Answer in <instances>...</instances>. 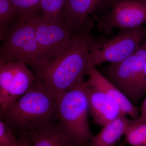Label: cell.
Returning a JSON list of instances; mask_svg holds the SVG:
<instances>
[{
	"instance_id": "6da1fadb",
	"label": "cell",
	"mask_w": 146,
	"mask_h": 146,
	"mask_svg": "<svg viewBox=\"0 0 146 146\" xmlns=\"http://www.w3.org/2000/svg\"><path fill=\"white\" fill-rule=\"evenodd\" d=\"M94 24L89 18L82 30L59 55L51 59L38 76L36 81L56 99L66 91L84 81L90 63L89 53L95 36Z\"/></svg>"
},
{
	"instance_id": "7a4b0ae2",
	"label": "cell",
	"mask_w": 146,
	"mask_h": 146,
	"mask_svg": "<svg viewBox=\"0 0 146 146\" xmlns=\"http://www.w3.org/2000/svg\"><path fill=\"white\" fill-rule=\"evenodd\" d=\"M1 120L13 133L23 134L52 123L56 99L36 81L35 86L0 112Z\"/></svg>"
},
{
	"instance_id": "3957f363",
	"label": "cell",
	"mask_w": 146,
	"mask_h": 146,
	"mask_svg": "<svg viewBox=\"0 0 146 146\" xmlns=\"http://www.w3.org/2000/svg\"><path fill=\"white\" fill-rule=\"evenodd\" d=\"M44 22L42 16L19 20L11 24L2 37L0 64L21 61L34 69L36 76L48 62L42 56L35 36L36 29Z\"/></svg>"
},
{
	"instance_id": "277c9868",
	"label": "cell",
	"mask_w": 146,
	"mask_h": 146,
	"mask_svg": "<svg viewBox=\"0 0 146 146\" xmlns=\"http://www.w3.org/2000/svg\"><path fill=\"white\" fill-rule=\"evenodd\" d=\"M84 82L56 98L58 123L75 146H90L94 136L89 125V106Z\"/></svg>"
},
{
	"instance_id": "5b68a950",
	"label": "cell",
	"mask_w": 146,
	"mask_h": 146,
	"mask_svg": "<svg viewBox=\"0 0 146 146\" xmlns=\"http://www.w3.org/2000/svg\"><path fill=\"white\" fill-rule=\"evenodd\" d=\"M146 57V39L132 54L119 62L110 63L103 74L136 105L144 95L142 76Z\"/></svg>"
},
{
	"instance_id": "8992f818",
	"label": "cell",
	"mask_w": 146,
	"mask_h": 146,
	"mask_svg": "<svg viewBox=\"0 0 146 146\" xmlns=\"http://www.w3.org/2000/svg\"><path fill=\"white\" fill-rule=\"evenodd\" d=\"M119 30V33L110 39L95 37L89 53L94 66L124 60L137 50L146 39V27L143 25Z\"/></svg>"
},
{
	"instance_id": "52a82bcc",
	"label": "cell",
	"mask_w": 146,
	"mask_h": 146,
	"mask_svg": "<svg viewBox=\"0 0 146 146\" xmlns=\"http://www.w3.org/2000/svg\"><path fill=\"white\" fill-rule=\"evenodd\" d=\"M110 9L97 18L100 32L109 34L115 28H135L146 23V0H112Z\"/></svg>"
},
{
	"instance_id": "ba28073f",
	"label": "cell",
	"mask_w": 146,
	"mask_h": 146,
	"mask_svg": "<svg viewBox=\"0 0 146 146\" xmlns=\"http://www.w3.org/2000/svg\"><path fill=\"white\" fill-rule=\"evenodd\" d=\"M36 81L35 76L24 62L0 64L1 112L31 90Z\"/></svg>"
},
{
	"instance_id": "9c48e42d",
	"label": "cell",
	"mask_w": 146,
	"mask_h": 146,
	"mask_svg": "<svg viewBox=\"0 0 146 146\" xmlns=\"http://www.w3.org/2000/svg\"><path fill=\"white\" fill-rule=\"evenodd\" d=\"M75 35L63 22L40 24L35 36L43 57L47 62L60 54L71 44Z\"/></svg>"
},
{
	"instance_id": "30bf717a",
	"label": "cell",
	"mask_w": 146,
	"mask_h": 146,
	"mask_svg": "<svg viewBox=\"0 0 146 146\" xmlns=\"http://www.w3.org/2000/svg\"><path fill=\"white\" fill-rule=\"evenodd\" d=\"M83 87L88 100L89 113L94 122L102 126L125 115L117 102L104 92L88 85L86 81Z\"/></svg>"
},
{
	"instance_id": "8fae6325",
	"label": "cell",
	"mask_w": 146,
	"mask_h": 146,
	"mask_svg": "<svg viewBox=\"0 0 146 146\" xmlns=\"http://www.w3.org/2000/svg\"><path fill=\"white\" fill-rule=\"evenodd\" d=\"M112 0H67L63 23L73 34L80 33L89 15L98 9L110 7Z\"/></svg>"
},
{
	"instance_id": "7c38bea8",
	"label": "cell",
	"mask_w": 146,
	"mask_h": 146,
	"mask_svg": "<svg viewBox=\"0 0 146 146\" xmlns=\"http://www.w3.org/2000/svg\"><path fill=\"white\" fill-rule=\"evenodd\" d=\"M87 75L88 85L106 93L112 97L119 106L122 112L133 120L140 117L139 109L93 65L90 58Z\"/></svg>"
},
{
	"instance_id": "4fadbf2b",
	"label": "cell",
	"mask_w": 146,
	"mask_h": 146,
	"mask_svg": "<svg viewBox=\"0 0 146 146\" xmlns=\"http://www.w3.org/2000/svg\"><path fill=\"white\" fill-rule=\"evenodd\" d=\"M29 146H75L62 130L58 123L23 133Z\"/></svg>"
},
{
	"instance_id": "5bb4252c",
	"label": "cell",
	"mask_w": 146,
	"mask_h": 146,
	"mask_svg": "<svg viewBox=\"0 0 146 146\" xmlns=\"http://www.w3.org/2000/svg\"><path fill=\"white\" fill-rule=\"evenodd\" d=\"M135 120L123 115L103 127L97 135H94L90 146H116L127 131L135 124Z\"/></svg>"
},
{
	"instance_id": "9a60e30c",
	"label": "cell",
	"mask_w": 146,
	"mask_h": 146,
	"mask_svg": "<svg viewBox=\"0 0 146 146\" xmlns=\"http://www.w3.org/2000/svg\"><path fill=\"white\" fill-rule=\"evenodd\" d=\"M67 0H41L42 16L45 23L63 22Z\"/></svg>"
},
{
	"instance_id": "2e32d148",
	"label": "cell",
	"mask_w": 146,
	"mask_h": 146,
	"mask_svg": "<svg viewBox=\"0 0 146 146\" xmlns=\"http://www.w3.org/2000/svg\"><path fill=\"white\" fill-rule=\"evenodd\" d=\"M20 18V13L10 0H0V38L11 24Z\"/></svg>"
},
{
	"instance_id": "e0dca14e",
	"label": "cell",
	"mask_w": 146,
	"mask_h": 146,
	"mask_svg": "<svg viewBox=\"0 0 146 146\" xmlns=\"http://www.w3.org/2000/svg\"><path fill=\"white\" fill-rule=\"evenodd\" d=\"M10 1L20 13L21 18L30 19L42 16L41 0Z\"/></svg>"
},
{
	"instance_id": "ac0fdd59",
	"label": "cell",
	"mask_w": 146,
	"mask_h": 146,
	"mask_svg": "<svg viewBox=\"0 0 146 146\" xmlns=\"http://www.w3.org/2000/svg\"><path fill=\"white\" fill-rule=\"evenodd\" d=\"M0 146H29L18 141L13 131L2 121H0Z\"/></svg>"
},
{
	"instance_id": "d6986e66",
	"label": "cell",
	"mask_w": 146,
	"mask_h": 146,
	"mask_svg": "<svg viewBox=\"0 0 146 146\" xmlns=\"http://www.w3.org/2000/svg\"><path fill=\"white\" fill-rule=\"evenodd\" d=\"M143 123H146V97L141 106V115L137 119L135 120L134 124Z\"/></svg>"
},
{
	"instance_id": "ffe728a7",
	"label": "cell",
	"mask_w": 146,
	"mask_h": 146,
	"mask_svg": "<svg viewBox=\"0 0 146 146\" xmlns=\"http://www.w3.org/2000/svg\"><path fill=\"white\" fill-rule=\"evenodd\" d=\"M142 88L144 94L146 92V57L144 61L142 76Z\"/></svg>"
},
{
	"instance_id": "44dd1931",
	"label": "cell",
	"mask_w": 146,
	"mask_h": 146,
	"mask_svg": "<svg viewBox=\"0 0 146 146\" xmlns=\"http://www.w3.org/2000/svg\"><path fill=\"white\" fill-rule=\"evenodd\" d=\"M125 145V143H122L120 144L119 145H118L116 146H124Z\"/></svg>"
}]
</instances>
